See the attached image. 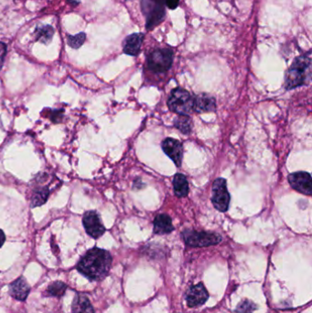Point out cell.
Segmentation results:
<instances>
[{"instance_id":"603a6c76","label":"cell","mask_w":312,"mask_h":313,"mask_svg":"<svg viewBox=\"0 0 312 313\" xmlns=\"http://www.w3.org/2000/svg\"><path fill=\"white\" fill-rule=\"evenodd\" d=\"M63 110L62 109H44L41 115L44 116L45 118H49L50 121L53 123H59L61 122L62 117H63Z\"/></svg>"},{"instance_id":"83f0119b","label":"cell","mask_w":312,"mask_h":313,"mask_svg":"<svg viewBox=\"0 0 312 313\" xmlns=\"http://www.w3.org/2000/svg\"><path fill=\"white\" fill-rule=\"evenodd\" d=\"M68 3L70 4V5H72V6H77L80 4V0H67Z\"/></svg>"},{"instance_id":"8fae6325","label":"cell","mask_w":312,"mask_h":313,"mask_svg":"<svg viewBox=\"0 0 312 313\" xmlns=\"http://www.w3.org/2000/svg\"><path fill=\"white\" fill-rule=\"evenodd\" d=\"M164 153L169 156V158L176 164L177 167H180L183 157V146L178 140L171 138H167L163 140L161 144Z\"/></svg>"},{"instance_id":"4fadbf2b","label":"cell","mask_w":312,"mask_h":313,"mask_svg":"<svg viewBox=\"0 0 312 313\" xmlns=\"http://www.w3.org/2000/svg\"><path fill=\"white\" fill-rule=\"evenodd\" d=\"M145 35L143 33H133L128 36L123 44V50L130 56H137L140 52L141 46Z\"/></svg>"},{"instance_id":"9a60e30c","label":"cell","mask_w":312,"mask_h":313,"mask_svg":"<svg viewBox=\"0 0 312 313\" xmlns=\"http://www.w3.org/2000/svg\"><path fill=\"white\" fill-rule=\"evenodd\" d=\"M73 313H95L89 299L83 293H76L72 304Z\"/></svg>"},{"instance_id":"44dd1931","label":"cell","mask_w":312,"mask_h":313,"mask_svg":"<svg viewBox=\"0 0 312 313\" xmlns=\"http://www.w3.org/2000/svg\"><path fill=\"white\" fill-rule=\"evenodd\" d=\"M174 127L184 135H189L192 130V121L188 116H179L175 119Z\"/></svg>"},{"instance_id":"4316f807","label":"cell","mask_w":312,"mask_h":313,"mask_svg":"<svg viewBox=\"0 0 312 313\" xmlns=\"http://www.w3.org/2000/svg\"><path fill=\"white\" fill-rule=\"evenodd\" d=\"M5 241H6V235L4 234V232L0 229V247L4 245Z\"/></svg>"},{"instance_id":"8992f818","label":"cell","mask_w":312,"mask_h":313,"mask_svg":"<svg viewBox=\"0 0 312 313\" xmlns=\"http://www.w3.org/2000/svg\"><path fill=\"white\" fill-rule=\"evenodd\" d=\"M173 62V51L169 49H156L148 57V66L153 73H166Z\"/></svg>"},{"instance_id":"7c38bea8","label":"cell","mask_w":312,"mask_h":313,"mask_svg":"<svg viewBox=\"0 0 312 313\" xmlns=\"http://www.w3.org/2000/svg\"><path fill=\"white\" fill-rule=\"evenodd\" d=\"M30 292V287L24 277H19L8 286L9 295L17 301L24 302Z\"/></svg>"},{"instance_id":"ac0fdd59","label":"cell","mask_w":312,"mask_h":313,"mask_svg":"<svg viewBox=\"0 0 312 313\" xmlns=\"http://www.w3.org/2000/svg\"><path fill=\"white\" fill-rule=\"evenodd\" d=\"M173 190L175 195L178 198H183L189 193V183L183 174H176L173 178Z\"/></svg>"},{"instance_id":"52a82bcc","label":"cell","mask_w":312,"mask_h":313,"mask_svg":"<svg viewBox=\"0 0 312 313\" xmlns=\"http://www.w3.org/2000/svg\"><path fill=\"white\" fill-rule=\"evenodd\" d=\"M212 202L214 208L222 213L227 212L231 197L227 190L226 180L222 178L215 179L212 184Z\"/></svg>"},{"instance_id":"d6986e66","label":"cell","mask_w":312,"mask_h":313,"mask_svg":"<svg viewBox=\"0 0 312 313\" xmlns=\"http://www.w3.org/2000/svg\"><path fill=\"white\" fill-rule=\"evenodd\" d=\"M54 35V28L50 25H42L38 26L35 28L34 37L37 41L43 44H49Z\"/></svg>"},{"instance_id":"3957f363","label":"cell","mask_w":312,"mask_h":313,"mask_svg":"<svg viewBox=\"0 0 312 313\" xmlns=\"http://www.w3.org/2000/svg\"><path fill=\"white\" fill-rule=\"evenodd\" d=\"M141 10L146 18V28L151 30L164 20L166 0H141Z\"/></svg>"},{"instance_id":"9c48e42d","label":"cell","mask_w":312,"mask_h":313,"mask_svg":"<svg viewBox=\"0 0 312 313\" xmlns=\"http://www.w3.org/2000/svg\"><path fill=\"white\" fill-rule=\"evenodd\" d=\"M209 293L202 282L190 286L186 292V302L188 307L197 308L206 303L209 299Z\"/></svg>"},{"instance_id":"ba28073f","label":"cell","mask_w":312,"mask_h":313,"mask_svg":"<svg viewBox=\"0 0 312 313\" xmlns=\"http://www.w3.org/2000/svg\"><path fill=\"white\" fill-rule=\"evenodd\" d=\"M83 224L87 235L97 239L105 234L106 227L102 224L100 215L95 211H88L83 216Z\"/></svg>"},{"instance_id":"cb8c5ba5","label":"cell","mask_w":312,"mask_h":313,"mask_svg":"<svg viewBox=\"0 0 312 313\" xmlns=\"http://www.w3.org/2000/svg\"><path fill=\"white\" fill-rule=\"evenodd\" d=\"M257 305L249 300H243L235 309L234 313H253L257 310Z\"/></svg>"},{"instance_id":"e0dca14e","label":"cell","mask_w":312,"mask_h":313,"mask_svg":"<svg viewBox=\"0 0 312 313\" xmlns=\"http://www.w3.org/2000/svg\"><path fill=\"white\" fill-rule=\"evenodd\" d=\"M50 193V189L47 186H36V188L32 190V194L30 197L31 208L43 205L48 200Z\"/></svg>"},{"instance_id":"7a4b0ae2","label":"cell","mask_w":312,"mask_h":313,"mask_svg":"<svg viewBox=\"0 0 312 313\" xmlns=\"http://www.w3.org/2000/svg\"><path fill=\"white\" fill-rule=\"evenodd\" d=\"M312 78L311 51L297 57L286 73L285 87L290 90L310 83Z\"/></svg>"},{"instance_id":"30bf717a","label":"cell","mask_w":312,"mask_h":313,"mask_svg":"<svg viewBox=\"0 0 312 313\" xmlns=\"http://www.w3.org/2000/svg\"><path fill=\"white\" fill-rule=\"evenodd\" d=\"M289 182L294 190L302 194L312 195V184L311 174L305 171H298L289 175Z\"/></svg>"},{"instance_id":"2e32d148","label":"cell","mask_w":312,"mask_h":313,"mask_svg":"<svg viewBox=\"0 0 312 313\" xmlns=\"http://www.w3.org/2000/svg\"><path fill=\"white\" fill-rule=\"evenodd\" d=\"M173 230L172 221L167 214H159L154 220V233L156 235H167Z\"/></svg>"},{"instance_id":"484cf974","label":"cell","mask_w":312,"mask_h":313,"mask_svg":"<svg viewBox=\"0 0 312 313\" xmlns=\"http://www.w3.org/2000/svg\"><path fill=\"white\" fill-rule=\"evenodd\" d=\"M179 4V0H166V6L169 9H176Z\"/></svg>"},{"instance_id":"6da1fadb","label":"cell","mask_w":312,"mask_h":313,"mask_svg":"<svg viewBox=\"0 0 312 313\" xmlns=\"http://www.w3.org/2000/svg\"><path fill=\"white\" fill-rule=\"evenodd\" d=\"M111 254L107 250L94 247L79 260L76 269L92 281H100L109 274L112 266Z\"/></svg>"},{"instance_id":"5bb4252c","label":"cell","mask_w":312,"mask_h":313,"mask_svg":"<svg viewBox=\"0 0 312 313\" xmlns=\"http://www.w3.org/2000/svg\"><path fill=\"white\" fill-rule=\"evenodd\" d=\"M216 110V101L207 94H201L194 97V111L197 113L214 112Z\"/></svg>"},{"instance_id":"7402d4cb","label":"cell","mask_w":312,"mask_h":313,"mask_svg":"<svg viewBox=\"0 0 312 313\" xmlns=\"http://www.w3.org/2000/svg\"><path fill=\"white\" fill-rule=\"evenodd\" d=\"M67 43L71 48L77 50L82 45L84 44L85 39H86V35L84 32L76 34V35H68Z\"/></svg>"},{"instance_id":"d4e9b609","label":"cell","mask_w":312,"mask_h":313,"mask_svg":"<svg viewBox=\"0 0 312 313\" xmlns=\"http://www.w3.org/2000/svg\"><path fill=\"white\" fill-rule=\"evenodd\" d=\"M6 54V45L3 42H0V69L3 66Z\"/></svg>"},{"instance_id":"277c9868","label":"cell","mask_w":312,"mask_h":313,"mask_svg":"<svg viewBox=\"0 0 312 313\" xmlns=\"http://www.w3.org/2000/svg\"><path fill=\"white\" fill-rule=\"evenodd\" d=\"M168 108L179 116H189L194 111V97L187 90L175 88L167 100Z\"/></svg>"},{"instance_id":"5b68a950","label":"cell","mask_w":312,"mask_h":313,"mask_svg":"<svg viewBox=\"0 0 312 313\" xmlns=\"http://www.w3.org/2000/svg\"><path fill=\"white\" fill-rule=\"evenodd\" d=\"M181 235L185 244L191 247L215 246L223 240L221 235L212 232H197L187 229L182 232Z\"/></svg>"},{"instance_id":"ffe728a7","label":"cell","mask_w":312,"mask_h":313,"mask_svg":"<svg viewBox=\"0 0 312 313\" xmlns=\"http://www.w3.org/2000/svg\"><path fill=\"white\" fill-rule=\"evenodd\" d=\"M67 290V285L62 281H54L48 286V289L46 291L47 296L56 297L61 298L64 295L65 291Z\"/></svg>"}]
</instances>
